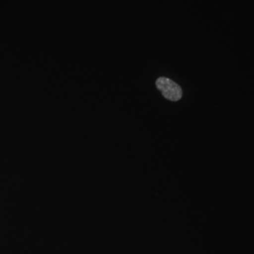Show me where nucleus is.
I'll use <instances>...</instances> for the list:
<instances>
[{"label": "nucleus", "instance_id": "nucleus-1", "mask_svg": "<svg viewBox=\"0 0 254 254\" xmlns=\"http://www.w3.org/2000/svg\"><path fill=\"white\" fill-rule=\"evenodd\" d=\"M155 85L166 99L173 102L181 99L183 95L181 87L172 79L167 77H159L155 82Z\"/></svg>", "mask_w": 254, "mask_h": 254}]
</instances>
